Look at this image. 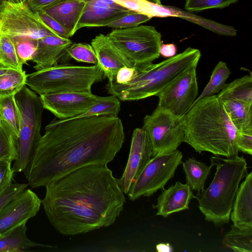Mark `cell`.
<instances>
[{
  "mask_svg": "<svg viewBox=\"0 0 252 252\" xmlns=\"http://www.w3.org/2000/svg\"><path fill=\"white\" fill-rule=\"evenodd\" d=\"M118 117L94 116L53 120L45 127L24 174L32 189L46 187L90 164H107L125 142Z\"/></svg>",
  "mask_w": 252,
  "mask_h": 252,
  "instance_id": "6da1fadb",
  "label": "cell"
},
{
  "mask_svg": "<svg viewBox=\"0 0 252 252\" xmlns=\"http://www.w3.org/2000/svg\"><path fill=\"white\" fill-rule=\"evenodd\" d=\"M41 200L51 224L74 236L112 225L122 212L124 193L107 164L74 170L49 183Z\"/></svg>",
  "mask_w": 252,
  "mask_h": 252,
  "instance_id": "7a4b0ae2",
  "label": "cell"
},
{
  "mask_svg": "<svg viewBox=\"0 0 252 252\" xmlns=\"http://www.w3.org/2000/svg\"><path fill=\"white\" fill-rule=\"evenodd\" d=\"M184 125L183 142L196 152L226 158L238 155L237 130L217 94L195 102L184 117Z\"/></svg>",
  "mask_w": 252,
  "mask_h": 252,
  "instance_id": "3957f363",
  "label": "cell"
},
{
  "mask_svg": "<svg viewBox=\"0 0 252 252\" xmlns=\"http://www.w3.org/2000/svg\"><path fill=\"white\" fill-rule=\"evenodd\" d=\"M211 165L216 171L211 184L197 192L193 198L198 202V208L206 220L220 227L230 220L233 202L241 180L248 175L247 163L243 156L236 155L210 158Z\"/></svg>",
  "mask_w": 252,
  "mask_h": 252,
  "instance_id": "277c9868",
  "label": "cell"
},
{
  "mask_svg": "<svg viewBox=\"0 0 252 252\" xmlns=\"http://www.w3.org/2000/svg\"><path fill=\"white\" fill-rule=\"evenodd\" d=\"M199 50L188 47L183 52L159 63L135 66L136 73L128 83L108 82V94L123 101L137 100L157 96L176 78L188 69L197 67Z\"/></svg>",
  "mask_w": 252,
  "mask_h": 252,
  "instance_id": "5b68a950",
  "label": "cell"
},
{
  "mask_svg": "<svg viewBox=\"0 0 252 252\" xmlns=\"http://www.w3.org/2000/svg\"><path fill=\"white\" fill-rule=\"evenodd\" d=\"M106 77L98 64L59 63L26 74V85L39 95L65 92L91 93L93 85Z\"/></svg>",
  "mask_w": 252,
  "mask_h": 252,
  "instance_id": "8992f818",
  "label": "cell"
},
{
  "mask_svg": "<svg viewBox=\"0 0 252 252\" xmlns=\"http://www.w3.org/2000/svg\"><path fill=\"white\" fill-rule=\"evenodd\" d=\"M20 115L18 154L12 169L14 173L24 172L41 137L42 113L44 109L40 96L25 85L14 95Z\"/></svg>",
  "mask_w": 252,
  "mask_h": 252,
  "instance_id": "52a82bcc",
  "label": "cell"
},
{
  "mask_svg": "<svg viewBox=\"0 0 252 252\" xmlns=\"http://www.w3.org/2000/svg\"><path fill=\"white\" fill-rule=\"evenodd\" d=\"M106 36L134 66L153 63L160 55L161 34L153 26L114 29Z\"/></svg>",
  "mask_w": 252,
  "mask_h": 252,
  "instance_id": "ba28073f",
  "label": "cell"
},
{
  "mask_svg": "<svg viewBox=\"0 0 252 252\" xmlns=\"http://www.w3.org/2000/svg\"><path fill=\"white\" fill-rule=\"evenodd\" d=\"M183 154L178 150L158 154L151 158L130 187L127 194L134 201L142 196H150L159 189H163L166 183L175 175L182 162Z\"/></svg>",
  "mask_w": 252,
  "mask_h": 252,
  "instance_id": "9c48e42d",
  "label": "cell"
},
{
  "mask_svg": "<svg viewBox=\"0 0 252 252\" xmlns=\"http://www.w3.org/2000/svg\"><path fill=\"white\" fill-rule=\"evenodd\" d=\"M0 33L35 40L58 35L37 13L30 10L22 1L12 3L5 0L0 4Z\"/></svg>",
  "mask_w": 252,
  "mask_h": 252,
  "instance_id": "30bf717a",
  "label": "cell"
},
{
  "mask_svg": "<svg viewBox=\"0 0 252 252\" xmlns=\"http://www.w3.org/2000/svg\"><path fill=\"white\" fill-rule=\"evenodd\" d=\"M142 128L151 140L152 157L177 150L184 140V117H177L158 107L145 116Z\"/></svg>",
  "mask_w": 252,
  "mask_h": 252,
  "instance_id": "8fae6325",
  "label": "cell"
},
{
  "mask_svg": "<svg viewBox=\"0 0 252 252\" xmlns=\"http://www.w3.org/2000/svg\"><path fill=\"white\" fill-rule=\"evenodd\" d=\"M196 67L188 69L160 92L157 107L183 118L198 97Z\"/></svg>",
  "mask_w": 252,
  "mask_h": 252,
  "instance_id": "7c38bea8",
  "label": "cell"
},
{
  "mask_svg": "<svg viewBox=\"0 0 252 252\" xmlns=\"http://www.w3.org/2000/svg\"><path fill=\"white\" fill-rule=\"evenodd\" d=\"M43 107L60 120L76 117L96 103L99 96L91 93L65 92L40 95Z\"/></svg>",
  "mask_w": 252,
  "mask_h": 252,
  "instance_id": "4fadbf2b",
  "label": "cell"
},
{
  "mask_svg": "<svg viewBox=\"0 0 252 252\" xmlns=\"http://www.w3.org/2000/svg\"><path fill=\"white\" fill-rule=\"evenodd\" d=\"M151 140L145 130L136 128L133 130L129 155L122 177L117 179L118 185L127 194L130 187L152 157Z\"/></svg>",
  "mask_w": 252,
  "mask_h": 252,
  "instance_id": "5bb4252c",
  "label": "cell"
},
{
  "mask_svg": "<svg viewBox=\"0 0 252 252\" xmlns=\"http://www.w3.org/2000/svg\"><path fill=\"white\" fill-rule=\"evenodd\" d=\"M41 204L36 193L25 189L0 211V236L35 216Z\"/></svg>",
  "mask_w": 252,
  "mask_h": 252,
  "instance_id": "9a60e30c",
  "label": "cell"
},
{
  "mask_svg": "<svg viewBox=\"0 0 252 252\" xmlns=\"http://www.w3.org/2000/svg\"><path fill=\"white\" fill-rule=\"evenodd\" d=\"M85 0L84 11L77 23L75 32L84 27H106L130 11L111 0Z\"/></svg>",
  "mask_w": 252,
  "mask_h": 252,
  "instance_id": "2e32d148",
  "label": "cell"
},
{
  "mask_svg": "<svg viewBox=\"0 0 252 252\" xmlns=\"http://www.w3.org/2000/svg\"><path fill=\"white\" fill-rule=\"evenodd\" d=\"M97 64L108 82H114L118 71L124 66L132 67L131 63L109 41L106 35L100 33L92 40Z\"/></svg>",
  "mask_w": 252,
  "mask_h": 252,
  "instance_id": "e0dca14e",
  "label": "cell"
},
{
  "mask_svg": "<svg viewBox=\"0 0 252 252\" xmlns=\"http://www.w3.org/2000/svg\"><path fill=\"white\" fill-rule=\"evenodd\" d=\"M69 39L50 35L39 39L32 61L36 70L52 67L63 60L67 49L72 44Z\"/></svg>",
  "mask_w": 252,
  "mask_h": 252,
  "instance_id": "ac0fdd59",
  "label": "cell"
},
{
  "mask_svg": "<svg viewBox=\"0 0 252 252\" xmlns=\"http://www.w3.org/2000/svg\"><path fill=\"white\" fill-rule=\"evenodd\" d=\"M192 190L187 184L177 181L166 189H163L158 198L154 208L156 215L164 218L170 215L189 209V204L193 197Z\"/></svg>",
  "mask_w": 252,
  "mask_h": 252,
  "instance_id": "d6986e66",
  "label": "cell"
},
{
  "mask_svg": "<svg viewBox=\"0 0 252 252\" xmlns=\"http://www.w3.org/2000/svg\"><path fill=\"white\" fill-rule=\"evenodd\" d=\"M86 4L85 0H60L42 10L62 25L70 37L76 32Z\"/></svg>",
  "mask_w": 252,
  "mask_h": 252,
  "instance_id": "ffe728a7",
  "label": "cell"
},
{
  "mask_svg": "<svg viewBox=\"0 0 252 252\" xmlns=\"http://www.w3.org/2000/svg\"><path fill=\"white\" fill-rule=\"evenodd\" d=\"M230 219L240 228L252 227V172L248 173L239 187Z\"/></svg>",
  "mask_w": 252,
  "mask_h": 252,
  "instance_id": "44dd1931",
  "label": "cell"
},
{
  "mask_svg": "<svg viewBox=\"0 0 252 252\" xmlns=\"http://www.w3.org/2000/svg\"><path fill=\"white\" fill-rule=\"evenodd\" d=\"M160 17H177L199 25L218 34L235 36L237 30L233 27L219 23L215 21L200 17L174 6L161 5Z\"/></svg>",
  "mask_w": 252,
  "mask_h": 252,
  "instance_id": "7402d4cb",
  "label": "cell"
},
{
  "mask_svg": "<svg viewBox=\"0 0 252 252\" xmlns=\"http://www.w3.org/2000/svg\"><path fill=\"white\" fill-rule=\"evenodd\" d=\"M26 224L19 225L0 236V252H20L35 247H54L31 240L26 234Z\"/></svg>",
  "mask_w": 252,
  "mask_h": 252,
  "instance_id": "603a6c76",
  "label": "cell"
},
{
  "mask_svg": "<svg viewBox=\"0 0 252 252\" xmlns=\"http://www.w3.org/2000/svg\"><path fill=\"white\" fill-rule=\"evenodd\" d=\"M219 98L237 130L252 129V105L232 98Z\"/></svg>",
  "mask_w": 252,
  "mask_h": 252,
  "instance_id": "cb8c5ba5",
  "label": "cell"
},
{
  "mask_svg": "<svg viewBox=\"0 0 252 252\" xmlns=\"http://www.w3.org/2000/svg\"><path fill=\"white\" fill-rule=\"evenodd\" d=\"M182 163L186 184L192 190L197 192L202 190L213 166L211 165L209 166L194 158H189Z\"/></svg>",
  "mask_w": 252,
  "mask_h": 252,
  "instance_id": "d4e9b609",
  "label": "cell"
},
{
  "mask_svg": "<svg viewBox=\"0 0 252 252\" xmlns=\"http://www.w3.org/2000/svg\"><path fill=\"white\" fill-rule=\"evenodd\" d=\"M217 95L219 98H232L252 105V75H246L226 84Z\"/></svg>",
  "mask_w": 252,
  "mask_h": 252,
  "instance_id": "484cf974",
  "label": "cell"
},
{
  "mask_svg": "<svg viewBox=\"0 0 252 252\" xmlns=\"http://www.w3.org/2000/svg\"><path fill=\"white\" fill-rule=\"evenodd\" d=\"M222 243L234 252H252V227L240 228L232 224L224 235Z\"/></svg>",
  "mask_w": 252,
  "mask_h": 252,
  "instance_id": "4316f807",
  "label": "cell"
},
{
  "mask_svg": "<svg viewBox=\"0 0 252 252\" xmlns=\"http://www.w3.org/2000/svg\"><path fill=\"white\" fill-rule=\"evenodd\" d=\"M18 137L3 120L0 121V160L14 161L17 157Z\"/></svg>",
  "mask_w": 252,
  "mask_h": 252,
  "instance_id": "83f0119b",
  "label": "cell"
},
{
  "mask_svg": "<svg viewBox=\"0 0 252 252\" xmlns=\"http://www.w3.org/2000/svg\"><path fill=\"white\" fill-rule=\"evenodd\" d=\"M230 73L226 63L223 61H219L212 71L210 81L194 103L203 97L218 94L225 86Z\"/></svg>",
  "mask_w": 252,
  "mask_h": 252,
  "instance_id": "f1b7e54d",
  "label": "cell"
},
{
  "mask_svg": "<svg viewBox=\"0 0 252 252\" xmlns=\"http://www.w3.org/2000/svg\"><path fill=\"white\" fill-rule=\"evenodd\" d=\"M26 79L24 70L9 69L0 76V98L15 95L26 85Z\"/></svg>",
  "mask_w": 252,
  "mask_h": 252,
  "instance_id": "f546056e",
  "label": "cell"
},
{
  "mask_svg": "<svg viewBox=\"0 0 252 252\" xmlns=\"http://www.w3.org/2000/svg\"><path fill=\"white\" fill-rule=\"evenodd\" d=\"M121 109L119 99L114 95L108 96H99L98 101L84 113L76 117L78 118L94 116H109L116 117Z\"/></svg>",
  "mask_w": 252,
  "mask_h": 252,
  "instance_id": "4dcf8cb0",
  "label": "cell"
},
{
  "mask_svg": "<svg viewBox=\"0 0 252 252\" xmlns=\"http://www.w3.org/2000/svg\"><path fill=\"white\" fill-rule=\"evenodd\" d=\"M0 114L1 118L19 137L20 115L14 95L0 98Z\"/></svg>",
  "mask_w": 252,
  "mask_h": 252,
  "instance_id": "1f68e13d",
  "label": "cell"
},
{
  "mask_svg": "<svg viewBox=\"0 0 252 252\" xmlns=\"http://www.w3.org/2000/svg\"><path fill=\"white\" fill-rule=\"evenodd\" d=\"M0 63L10 68L23 70L10 37L0 33Z\"/></svg>",
  "mask_w": 252,
  "mask_h": 252,
  "instance_id": "d6a6232c",
  "label": "cell"
},
{
  "mask_svg": "<svg viewBox=\"0 0 252 252\" xmlns=\"http://www.w3.org/2000/svg\"><path fill=\"white\" fill-rule=\"evenodd\" d=\"M66 55L77 62L97 64L96 56L91 44L72 43L67 49Z\"/></svg>",
  "mask_w": 252,
  "mask_h": 252,
  "instance_id": "836d02e7",
  "label": "cell"
},
{
  "mask_svg": "<svg viewBox=\"0 0 252 252\" xmlns=\"http://www.w3.org/2000/svg\"><path fill=\"white\" fill-rule=\"evenodd\" d=\"M22 65L32 61L36 49L38 40L20 37H10Z\"/></svg>",
  "mask_w": 252,
  "mask_h": 252,
  "instance_id": "e575fe53",
  "label": "cell"
},
{
  "mask_svg": "<svg viewBox=\"0 0 252 252\" xmlns=\"http://www.w3.org/2000/svg\"><path fill=\"white\" fill-rule=\"evenodd\" d=\"M152 17L141 13L130 11L124 16L115 20L106 27L114 29H122L139 26L150 20Z\"/></svg>",
  "mask_w": 252,
  "mask_h": 252,
  "instance_id": "d590c367",
  "label": "cell"
},
{
  "mask_svg": "<svg viewBox=\"0 0 252 252\" xmlns=\"http://www.w3.org/2000/svg\"><path fill=\"white\" fill-rule=\"evenodd\" d=\"M238 0H186V10L190 11H200L211 8H223L236 3Z\"/></svg>",
  "mask_w": 252,
  "mask_h": 252,
  "instance_id": "8d00e7d4",
  "label": "cell"
},
{
  "mask_svg": "<svg viewBox=\"0 0 252 252\" xmlns=\"http://www.w3.org/2000/svg\"><path fill=\"white\" fill-rule=\"evenodd\" d=\"M115 3L129 9L144 14L151 17V2L146 0H111Z\"/></svg>",
  "mask_w": 252,
  "mask_h": 252,
  "instance_id": "74e56055",
  "label": "cell"
},
{
  "mask_svg": "<svg viewBox=\"0 0 252 252\" xmlns=\"http://www.w3.org/2000/svg\"><path fill=\"white\" fill-rule=\"evenodd\" d=\"M13 174L11 162L0 160V194L13 184Z\"/></svg>",
  "mask_w": 252,
  "mask_h": 252,
  "instance_id": "f35d334b",
  "label": "cell"
},
{
  "mask_svg": "<svg viewBox=\"0 0 252 252\" xmlns=\"http://www.w3.org/2000/svg\"><path fill=\"white\" fill-rule=\"evenodd\" d=\"M236 145L239 151L252 155V129L237 130Z\"/></svg>",
  "mask_w": 252,
  "mask_h": 252,
  "instance_id": "ab89813d",
  "label": "cell"
},
{
  "mask_svg": "<svg viewBox=\"0 0 252 252\" xmlns=\"http://www.w3.org/2000/svg\"><path fill=\"white\" fill-rule=\"evenodd\" d=\"M28 184L14 183L0 194V211L9 202L23 191L28 186Z\"/></svg>",
  "mask_w": 252,
  "mask_h": 252,
  "instance_id": "60d3db41",
  "label": "cell"
},
{
  "mask_svg": "<svg viewBox=\"0 0 252 252\" xmlns=\"http://www.w3.org/2000/svg\"><path fill=\"white\" fill-rule=\"evenodd\" d=\"M36 13L42 21L59 36L66 39L69 38L70 36L68 32L58 22L46 14L44 11L41 10Z\"/></svg>",
  "mask_w": 252,
  "mask_h": 252,
  "instance_id": "b9f144b4",
  "label": "cell"
},
{
  "mask_svg": "<svg viewBox=\"0 0 252 252\" xmlns=\"http://www.w3.org/2000/svg\"><path fill=\"white\" fill-rule=\"evenodd\" d=\"M136 68L124 66L118 71L116 76L115 82L119 84H125L129 83L135 76Z\"/></svg>",
  "mask_w": 252,
  "mask_h": 252,
  "instance_id": "7bdbcfd3",
  "label": "cell"
},
{
  "mask_svg": "<svg viewBox=\"0 0 252 252\" xmlns=\"http://www.w3.org/2000/svg\"><path fill=\"white\" fill-rule=\"evenodd\" d=\"M60 0H22V2L30 10L37 12L47 7L56 3Z\"/></svg>",
  "mask_w": 252,
  "mask_h": 252,
  "instance_id": "ee69618b",
  "label": "cell"
},
{
  "mask_svg": "<svg viewBox=\"0 0 252 252\" xmlns=\"http://www.w3.org/2000/svg\"><path fill=\"white\" fill-rule=\"evenodd\" d=\"M176 46L173 43H161L159 48V54L163 57L169 58L176 55Z\"/></svg>",
  "mask_w": 252,
  "mask_h": 252,
  "instance_id": "f6af8a7d",
  "label": "cell"
},
{
  "mask_svg": "<svg viewBox=\"0 0 252 252\" xmlns=\"http://www.w3.org/2000/svg\"><path fill=\"white\" fill-rule=\"evenodd\" d=\"M157 251L158 252H171L173 249L169 244L160 243L156 246Z\"/></svg>",
  "mask_w": 252,
  "mask_h": 252,
  "instance_id": "bcb514c9",
  "label": "cell"
},
{
  "mask_svg": "<svg viewBox=\"0 0 252 252\" xmlns=\"http://www.w3.org/2000/svg\"><path fill=\"white\" fill-rule=\"evenodd\" d=\"M9 69L10 68L0 63V76L6 73Z\"/></svg>",
  "mask_w": 252,
  "mask_h": 252,
  "instance_id": "7dc6e473",
  "label": "cell"
},
{
  "mask_svg": "<svg viewBox=\"0 0 252 252\" xmlns=\"http://www.w3.org/2000/svg\"><path fill=\"white\" fill-rule=\"evenodd\" d=\"M146 0L151 2H153V3H157L158 4H161L160 0Z\"/></svg>",
  "mask_w": 252,
  "mask_h": 252,
  "instance_id": "c3c4849f",
  "label": "cell"
},
{
  "mask_svg": "<svg viewBox=\"0 0 252 252\" xmlns=\"http://www.w3.org/2000/svg\"><path fill=\"white\" fill-rule=\"evenodd\" d=\"M12 3H19L22 2V0H5Z\"/></svg>",
  "mask_w": 252,
  "mask_h": 252,
  "instance_id": "681fc988",
  "label": "cell"
},
{
  "mask_svg": "<svg viewBox=\"0 0 252 252\" xmlns=\"http://www.w3.org/2000/svg\"><path fill=\"white\" fill-rule=\"evenodd\" d=\"M4 0H0V4L2 2V1Z\"/></svg>",
  "mask_w": 252,
  "mask_h": 252,
  "instance_id": "f907efd6",
  "label": "cell"
},
{
  "mask_svg": "<svg viewBox=\"0 0 252 252\" xmlns=\"http://www.w3.org/2000/svg\"><path fill=\"white\" fill-rule=\"evenodd\" d=\"M1 120L0 114V121Z\"/></svg>",
  "mask_w": 252,
  "mask_h": 252,
  "instance_id": "816d5d0a",
  "label": "cell"
}]
</instances>
